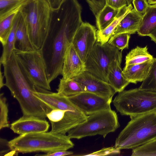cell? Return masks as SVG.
I'll return each mask as SVG.
<instances>
[{
  "label": "cell",
  "mask_w": 156,
  "mask_h": 156,
  "mask_svg": "<svg viewBox=\"0 0 156 156\" xmlns=\"http://www.w3.org/2000/svg\"><path fill=\"white\" fill-rule=\"evenodd\" d=\"M2 73L1 71L0 73V88L1 89L4 86V83L3 82V79L4 77V75H3L2 74Z\"/></svg>",
  "instance_id": "obj_40"
},
{
  "label": "cell",
  "mask_w": 156,
  "mask_h": 156,
  "mask_svg": "<svg viewBox=\"0 0 156 156\" xmlns=\"http://www.w3.org/2000/svg\"><path fill=\"white\" fill-rule=\"evenodd\" d=\"M2 65L5 79L4 86L18 101L23 115L45 119L52 109L34 96V92L37 90L35 86L14 51L10 58Z\"/></svg>",
  "instance_id": "obj_2"
},
{
  "label": "cell",
  "mask_w": 156,
  "mask_h": 156,
  "mask_svg": "<svg viewBox=\"0 0 156 156\" xmlns=\"http://www.w3.org/2000/svg\"><path fill=\"white\" fill-rule=\"evenodd\" d=\"M96 30L94 26L83 22L74 36L72 44L84 62L97 41Z\"/></svg>",
  "instance_id": "obj_12"
},
{
  "label": "cell",
  "mask_w": 156,
  "mask_h": 156,
  "mask_svg": "<svg viewBox=\"0 0 156 156\" xmlns=\"http://www.w3.org/2000/svg\"><path fill=\"white\" fill-rule=\"evenodd\" d=\"M133 0H105L106 4L114 8L119 9L123 7L128 6Z\"/></svg>",
  "instance_id": "obj_35"
},
{
  "label": "cell",
  "mask_w": 156,
  "mask_h": 156,
  "mask_svg": "<svg viewBox=\"0 0 156 156\" xmlns=\"http://www.w3.org/2000/svg\"><path fill=\"white\" fill-rule=\"evenodd\" d=\"M130 35L129 34L122 33L112 36L109 39L108 43L122 51L124 49L128 48Z\"/></svg>",
  "instance_id": "obj_29"
},
{
  "label": "cell",
  "mask_w": 156,
  "mask_h": 156,
  "mask_svg": "<svg viewBox=\"0 0 156 156\" xmlns=\"http://www.w3.org/2000/svg\"><path fill=\"white\" fill-rule=\"evenodd\" d=\"M21 10L18 9L12 11L0 19V41L2 46L6 44L15 19Z\"/></svg>",
  "instance_id": "obj_26"
},
{
  "label": "cell",
  "mask_w": 156,
  "mask_h": 156,
  "mask_svg": "<svg viewBox=\"0 0 156 156\" xmlns=\"http://www.w3.org/2000/svg\"><path fill=\"white\" fill-rule=\"evenodd\" d=\"M133 156H156V139L133 149Z\"/></svg>",
  "instance_id": "obj_28"
},
{
  "label": "cell",
  "mask_w": 156,
  "mask_h": 156,
  "mask_svg": "<svg viewBox=\"0 0 156 156\" xmlns=\"http://www.w3.org/2000/svg\"><path fill=\"white\" fill-rule=\"evenodd\" d=\"M86 71L84 62L81 59L71 44L66 51L61 75L66 79L73 78Z\"/></svg>",
  "instance_id": "obj_15"
},
{
  "label": "cell",
  "mask_w": 156,
  "mask_h": 156,
  "mask_svg": "<svg viewBox=\"0 0 156 156\" xmlns=\"http://www.w3.org/2000/svg\"><path fill=\"white\" fill-rule=\"evenodd\" d=\"M122 52L108 42L102 44L97 41L84 62L86 71L108 82L107 76L109 66L114 60L122 56Z\"/></svg>",
  "instance_id": "obj_9"
},
{
  "label": "cell",
  "mask_w": 156,
  "mask_h": 156,
  "mask_svg": "<svg viewBox=\"0 0 156 156\" xmlns=\"http://www.w3.org/2000/svg\"><path fill=\"white\" fill-rule=\"evenodd\" d=\"M120 9H115L106 4L95 16L98 30H103L108 26L117 16Z\"/></svg>",
  "instance_id": "obj_22"
},
{
  "label": "cell",
  "mask_w": 156,
  "mask_h": 156,
  "mask_svg": "<svg viewBox=\"0 0 156 156\" xmlns=\"http://www.w3.org/2000/svg\"><path fill=\"white\" fill-rule=\"evenodd\" d=\"M82 9L77 0H63L57 11L54 12L48 32L39 49L50 83L62 74L66 49L83 22Z\"/></svg>",
  "instance_id": "obj_1"
},
{
  "label": "cell",
  "mask_w": 156,
  "mask_h": 156,
  "mask_svg": "<svg viewBox=\"0 0 156 156\" xmlns=\"http://www.w3.org/2000/svg\"><path fill=\"white\" fill-rule=\"evenodd\" d=\"M147 1L148 3L150 5L156 4V0H147Z\"/></svg>",
  "instance_id": "obj_41"
},
{
  "label": "cell",
  "mask_w": 156,
  "mask_h": 156,
  "mask_svg": "<svg viewBox=\"0 0 156 156\" xmlns=\"http://www.w3.org/2000/svg\"><path fill=\"white\" fill-rule=\"evenodd\" d=\"M73 79L81 86L84 92L91 93L109 99H112L116 93L108 82L86 71Z\"/></svg>",
  "instance_id": "obj_13"
},
{
  "label": "cell",
  "mask_w": 156,
  "mask_h": 156,
  "mask_svg": "<svg viewBox=\"0 0 156 156\" xmlns=\"http://www.w3.org/2000/svg\"><path fill=\"white\" fill-rule=\"evenodd\" d=\"M56 90L58 93L67 97L84 92L81 86L73 78L66 79L63 77L60 79Z\"/></svg>",
  "instance_id": "obj_25"
},
{
  "label": "cell",
  "mask_w": 156,
  "mask_h": 156,
  "mask_svg": "<svg viewBox=\"0 0 156 156\" xmlns=\"http://www.w3.org/2000/svg\"><path fill=\"white\" fill-rule=\"evenodd\" d=\"M20 11L15 19L6 44L2 46L3 50L0 59L1 64H3L10 58L16 48V32L20 19Z\"/></svg>",
  "instance_id": "obj_23"
},
{
  "label": "cell",
  "mask_w": 156,
  "mask_h": 156,
  "mask_svg": "<svg viewBox=\"0 0 156 156\" xmlns=\"http://www.w3.org/2000/svg\"></svg>",
  "instance_id": "obj_42"
},
{
  "label": "cell",
  "mask_w": 156,
  "mask_h": 156,
  "mask_svg": "<svg viewBox=\"0 0 156 156\" xmlns=\"http://www.w3.org/2000/svg\"><path fill=\"white\" fill-rule=\"evenodd\" d=\"M47 117L57 131L66 133L82 122L83 114L78 108L75 110L52 109Z\"/></svg>",
  "instance_id": "obj_11"
},
{
  "label": "cell",
  "mask_w": 156,
  "mask_h": 156,
  "mask_svg": "<svg viewBox=\"0 0 156 156\" xmlns=\"http://www.w3.org/2000/svg\"><path fill=\"white\" fill-rule=\"evenodd\" d=\"M152 41L156 43V28L149 35Z\"/></svg>",
  "instance_id": "obj_39"
},
{
  "label": "cell",
  "mask_w": 156,
  "mask_h": 156,
  "mask_svg": "<svg viewBox=\"0 0 156 156\" xmlns=\"http://www.w3.org/2000/svg\"><path fill=\"white\" fill-rule=\"evenodd\" d=\"M133 9L131 4L121 8L115 19L108 26L103 30L97 31V42L102 44L108 42L121 20Z\"/></svg>",
  "instance_id": "obj_20"
},
{
  "label": "cell",
  "mask_w": 156,
  "mask_h": 156,
  "mask_svg": "<svg viewBox=\"0 0 156 156\" xmlns=\"http://www.w3.org/2000/svg\"><path fill=\"white\" fill-rule=\"evenodd\" d=\"M14 51L37 90L41 91H50L45 63L40 50L22 51L16 48Z\"/></svg>",
  "instance_id": "obj_8"
},
{
  "label": "cell",
  "mask_w": 156,
  "mask_h": 156,
  "mask_svg": "<svg viewBox=\"0 0 156 156\" xmlns=\"http://www.w3.org/2000/svg\"><path fill=\"white\" fill-rule=\"evenodd\" d=\"M70 139L66 134L46 132L20 135L9 141V144L12 151L18 153L47 154L73 148Z\"/></svg>",
  "instance_id": "obj_3"
},
{
  "label": "cell",
  "mask_w": 156,
  "mask_h": 156,
  "mask_svg": "<svg viewBox=\"0 0 156 156\" xmlns=\"http://www.w3.org/2000/svg\"><path fill=\"white\" fill-rule=\"evenodd\" d=\"M0 156L7 155V153H10V151H12L9 144V141L6 139L0 138Z\"/></svg>",
  "instance_id": "obj_36"
},
{
  "label": "cell",
  "mask_w": 156,
  "mask_h": 156,
  "mask_svg": "<svg viewBox=\"0 0 156 156\" xmlns=\"http://www.w3.org/2000/svg\"><path fill=\"white\" fill-rule=\"evenodd\" d=\"M95 16L106 5L105 0H86Z\"/></svg>",
  "instance_id": "obj_31"
},
{
  "label": "cell",
  "mask_w": 156,
  "mask_h": 156,
  "mask_svg": "<svg viewBox=\"0 0 156 156\" xmlns=\"http://www.w3.org/2000/svg\"><path fill=\"white\" fill-rule=\"evenodd\" d=\"M130 117L115 141L114 146L120 150L133 149L156 139V110Z\"/></svg>",
  "instance_id": "obj_4"
},
{
  "label": "cell",
  "mask_w": 156,
  "mask_h": 156,
  "mask_svg": "<svg viewBox=\"0 0 156 156\" xmlns=\"http://www.w3.org/2000/svg\"><path fill=\"white\" fill-rule=\"evenodd\" d=\"M132 3L135 10L142 15L146 12L149 5L146 0H133Z\"/></svg>",
  "instance_id": "obj_34"
},
{
  "label": "cell",
  "mask_w": 156,
  "mask_h": 156,
  "mask_svg": "<svg viewBox=\"0 0 156 156\" xmlns=\"http://www.w3.org/2000/svg\"><path fill=\"white\" fill-rule=\"evenodd\" d=\"M142 16L134 8L133 9L121 20L114 31L112 36L122 33L131 34L137 32Z\"/></svg>",
  "instance_id": "obj_17"
},
{
  "label": "cell",
  "mask_w": 156,
  "mask_h": 156,
  "mask_svg": "<svg viewBox=\"0 0 156 156\" xmlns=\"http://www.w3.org/2000/svg\"><path fill=\"white\" fill-rule=\"evenodd\" d=\"M30 0H0V14L7 11L15 6Z\"/></svg>",
  "instance_id": "obj_32"
},
{
  "label": "cell",
  "mask_w": 156,
  "mask_h": 156,
  "mask_svg": "<svg viewBox=\"0 0 156 156\" xmlns=\"http://www.w3.org/2000/svg\"><path fill=\"white\" fill-rule=\"evenodd\" d=\"M147 46H137L132 49L125 58V66L143 63L153 59L154 57L148 51Z\"/></svg>",
  "instance_id": "obj_24"
},
{
  "label": "cell",
  "mask_w": 156,
  "mask_h": 156,
  "mask_svg": "<svg viewBox=\"0 0 156 156\" xmlns=\"http://www.w3.org/2000/svg\"><path fill=\"white\" fill-rule=\"evenodd\" d=\"M8 105L4 94L0 95V129L9 127L8 121Z\"/></svg>",
  "instance_id": "obj_30"
},
{
  "label": "cell",
  "mask_w": 156,
  "mask_h": 156,
  "mask_svg": "<svg viewBox=\"0 0 156 156\" xmlns=\"http://www.w3.org/2000/svg\"><path fill=\"white\" fill-rule=\"evenodd\" d=\"M156 28V4H149L142 17L137 31L140 36H148Z\"/></svg>",
  "instance_id": "obj_19"
},
{
  "label": "cell",
  "mask_w": 156,
  "mask_h": 156,
  "mask_svg": "<svg viewBox=\"0 0 156 156\" xmlns=\"http://www.w3.org/2000/svg\"><path fill=\"white\" fill-rule=\"evenodd\" d=\"M28 36L36 50L41 48L51 27L54 11L49 0H31L21 10Z\"/></svg>",
  "instance_id": "obj_5"
},
{
  "label": "cell",
  "mask_w": 156,
  "mask_h": 156,
  "mask_svg": "<svg viewBox=\"0 0 156 156\" xmlns=\"http://www.w3.org/2000/svg\"><path fill=\"white\" fill-rule=\"evenodd\" d=\"M139 88L156 92V58H154L149 73Z\"/></svg>",
  "instance_id": "obj_27"
},
{
  "label": "cell",
  "mask_w": 156,
  "mask_h": 156,
  "mask_svg": "<svg viewBox=\"0 0 156 156\" xmlns=\"http://www.w3.org/2000/svg\"><path fill=\"white\" fill-rule=\"evenodd\" d=\"M120 150L116 148L115 146L104 148L98 151L93 152L87 156H103L114 154H118L120 152Z\"/></svg>",
  "instance_id": "obj_33"
},
{
  "label": "cell",
  "mask_w": 156,
  "mask_h": 156,
  "mask_svg": "<svg viewBox=\"0 0 156 156\" xmlns=\"http://www.w3.org/2000/svg\"><path fill=\"white\" fill-rule=\"evenodd\" d=\"M54 12L57 11L63 0H49Z\"/></svg>",
  "instance_id": "obj_38"
},
{
  "label": "cell",
  "mask_w": 156,
  "mask_h": 156,
  "mask_svg": "<svg viewBox=\"0 0 156 156\" xmlns=\"http://www.w3.org/2000/svg\"><path fill=\"white\" fill-rule=\"evenodd\" d=\"M122 115L137 116L156 110V92L138 88L119 93L113 101Z\"/></svg>",
  "instance_id": "obj_6"
},
{
  "label": "cell",
  "mask_w": 156,
  "mask_h": 156,
  "mask_svg": "<svg viewBox=\"0 0 156 156\" xmlns=\"http://www.w3.org/2000/svg\"><path fill=\"white\" fill-rule=\"evenodd\" d=\"M17 42L18 48L17 49L20 50L30 51L36 50L30 39L25 18L21 11L16 32V43Z\"/></svg>",
  "instance_id": "obj_21"
},
{
  "label": "cell",
  "mask_w": 156,
  "mask_h": 156,
  "mask_svg": "<svg viewBox=\"0 0 156 156\" xmlns=\"http://www.w3.org/2000/svg\"><path fill=\"white\" fill-rule=\"evenodd\" d=\"M68 98L87 116L111 109L110 105L112 99L106 98L91 93L83 92Z\"/></svg>",
  "instance_id": "obj_10"
},
{
  "label": "cell",
  "mask_w": 156,
  "mask_h": 156,
  "mask_svg": "<svg viewBox=\"0 0 156 156\" xmlns=\"http://www.w3.org/2000/svg\"><path fill=\"white\" fill-rule=\"evenodd\" d=\"M119 126L116 113L111 109L88 116L86 121L69 130L67 135L70 139H77L97 135L105 138Z\"/></svg>",
  "instance_id": "obj_7"
},
{
  "label": "cell",
  "mask_w": 156,
  "mask_h": 156,
  "mask_svg": "<svg viewBox=\"0 0 156 156\" xmlns=\"http://www.w3.org/2000/svg\"><path fill=\"white\" fill-rule=\"evenodd\" d=\"M122 57L116 58L110 64L107 76L108 83L118 93L124 90L130 83L125 77L121 67Z\"/></svg>",
  "instance_id": "obj_16"
},
{
  "label": "cell",
  "mask_w": 156,
  "mask_h": 156,
  "mask_svg": "<svg viewBox=\"0 0 156 156\" xmlns=\"http://www.w3.org/2000/svg\"><path fill=\"white\" fill-rule=\"evenodd\" d=\"M73 152L71 151H55L50 153H47L45 154H36L35 156H62L68 155L72 154Z\"/></svg>",
  "instance_id": "obj_37"
},
{
  "label": "cell",
  "mask_w": 156,
  "mask_h": 156,
  "mask_svg": "<svg viewBox=\"0 0 156 156\" xmlns=\"http://www.w3.org/2000/svg\"><path fill=\"white\" fill-rule=\"evenodd\" d=\"M153 59L142 63L125 66L123 70L125 77L130 83L142 82L149 73Z\"/></svg>",
  "instance_id": "obj_18"
},
{
  "label": "cell",
  "mask_w": 156,
  "mask_h": 156,
  "mask_svg": "<svg viewBox=\"0 0 156 156\" xmlns=\"http://www.w3.org/2000/svg\"><path fill=\"white\" fill-rule=\"evenodd\" d=\"M50 126L45 119L34 116L24 115L12 123L11 129L20 135L47 132Z\"/></svg>",
  "instance_id": "obj_14"
}]
</instances>
